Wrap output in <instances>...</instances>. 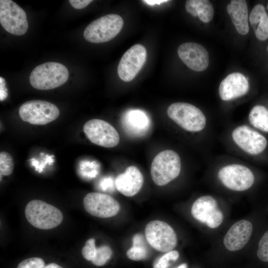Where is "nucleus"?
<instances>
[{"label": "nucleus", "mask_w": 268, "mask_h": 268, "mask_svg": "<svg viewBox=\"0 0 268 268\" xmlns=\"http://www.w3.org/2000/svg\"><path fill=\"white\" fill-rule=\"evenodd\" d=\"M69 73L65 66L58 62H47L35 67L31 71L29 81L34 88L52 89L64 84Z\"/></svg>", "instance_id": "1"}, {"label": "nucleus", "mask_w": 268, "mask_h": 268, "mask_svg": "<svg viewBox=\"0 0 268 268\" xmlns=\"http://www.w3.org/2000/svg\"><path fill=\"white\" fill-rule=\"evenodd\" d=\"M25 214L30 224L43 230L57 227L63 219V215L60 209L39 200H32L27 204Z\"/></svg>", "instance_id": "2"}, {"label": "nucleus", "mask_w": 268, "mask_h": 268, "mask_svg": "<svg viewBox=\"0 0 268 268\" xmlns=\"http://www.w3.org/2000/svg\"><path fill=\"white\" fill-rule=\"evenodd\" d=\"M181 169L179 154L172 150H165L154 158L150 168L151 176L156 185L163 186L178 177Z\"/></svg>", "instance_id": "3"}, {"label": "nucleus", "mask_w": 268, "mask_h": 268, "mask_svg": "<svg viewBox=\"0 0 268 268\" xmlns=\"http://www.w3.org/2000/svg\"><path fill=\"white\" fill-rule=\"evenodd\" d=\"M167 113L175 123L189 132L201 131L206 126V119L202 111L188 103H173L168 107Z\"/></svg>", "instance_id": "4"}, {"label": "nucleus", "mask_w": 268, "mask_h": 268, "mask_svg": "<svg viewBox=\"0 0 268 268\" xmlns=\"http://www.w3.org/2000/svg\"><path fill=\"white\" fill-rule=\"evenodd\" d=\"M124 25L122 17L116 14H109L90 23L85 29V40L93 43L108 42L116 37Z\"/></svg>", "instance_id": "5"}, {"label": "nucleus", "mask_w": 268, "mask_h": 268, "mask_svg": "<svg viewBox=\"0 0 268 268\" xmlns=\"http://www.w3.org/2000/svg\"><path fill=\"white\" fill-rule=\"evenodd\" d=\"M144 232L147 243L158 251H172L177 245L176 234L172 227L165 222L151 221L146 224Z\"/></svg>", "instance_id": "6"}, {"label": "nucleus", "mask_w": 268, "mask_h": 268, "mask_svg": "<svg viewBox=\"0 0 268 268\" xmlns=\"http://www.w3.org/2000/svg\"><path fill=\"white\" fill-rule=\"evenodd\" d=\"M59 114L60 111L55 105L43 100L26 102L19 109L20 118L32 125L47 124L56 119Z\"/></svg>", "instance_id": "7"}, {"label": "nucleus", "mask_w": 268, "mask_h": 268, "mask_svg": "<svg viewBox=\"0 0 268 268\" xmlns=\"http://www.w3.org/2000/svg\"><path fill=\"white\" fill-rule=\"evenodd\" d=\"M0 23L7 32L15 35L24 34L28 28L25 11L11 0H0Z\"/></svg>", "instance_id": "8"}, {"label": "nucleus", "mask_w": 268, "mask_h": 268, "mask_svg": "<svg viewBox=\"0 0 268 268\" xmlns=\"http://www.w3.org/2000/svg\"><path fill=\"white\" fill-rule=\"evenodd\" d=\"M218 177L227 188L235 191H244L249 189L255 181L252 171L247 166L232 164L222 167Z\"/></svg>", "instance_id": "9"}, {"label": "nucleus", "mask_w": 268, "mask_h": 268, "mask_svg": "<svg viewBox=\"0 0 268 268\" xmlns=\"http://www.w3.org/2000/svg\"><path fill=\"white\" fill-rule=\"evenodd\" d=\"M83 131L87 138L99 146L111 148L118 145L119 134L115 128L109 123L97 119L85 123Z\"/></svg>", "instance_id": "10"}, {"label": "nucleus", "mask_w": 268, "mask_h": 268, "mask_svg": "<svg viewBox=\"0 0 268 268\" xmlns=\"http://www.w3.org/2000/svg\"><path fill=\"white\" fill-rule=\"evenodd\" d=\"M146 50L141 44H135L122 57L118 66V73L123 81L132 80L145 63Z\"/></svg>", "instance_id": "11"}, {"label": "nucleus", "mask_w": 268, "mask_h": 268, "mask_svg": "<svg viewBox=\"0 0 268 268\" xmlns=\"http://www.w3.org/2000/svg\"><path fill=\"white\" fill-rule=\"evenodd\" d=\"M191 214L197 220L211 228L218 227L222 222L223 215L218 208L215 199L210 196L198 198L193 203Z\"/></svg>", "instance_id": "12"}, {"label": "nucleus", "mask_w": 268, "mask_h": 268, "mask_svg": "<svg viewBox=\"0 0 268 268\" xmlns=\"http://www.w3.org/2000/svg\"><path fill=\"white\" fill-rule=\"evenodd\" d=\"M83 204L86 212L99 218L114 216L120 209L119 203L114 198L97 192L87 194L83 199Z\"/></svg>", "instance_id": "13"}, {"label": "nucleus", "mask_w": 268, "mask_h": 268, "mask_svg": "<svg viewBox=\"0 0 268 268\" xmlns=\"http://www.w3.org/2000/svg\"><path fill=\"white\" fill-rule=\"evenodd\" d=\"M235 143L244 152L256 155L262 153L266 148V138L248 126L242 125L235 128L232 133Z\"/></svg>", "instance_id": "14"}, {"label": "nucleus", "mask_w": 268, "mask_h": 268, "mask_svg": "<svg viewBox=\"0 0 268 268\" xmlns=\"http://www.w3.org/2000/svg\"><path fill=\"white\" fill-rule=\"evenodd\" d=\"M177 53L182 62L196 71L205 70L209 64V56L206 49L195 42L184 43L179 46Z\"/></svg>", "instance_id": "15"}, {"label": "nucleus", "mask_w": 268, "mask_h": 268, "mask_svg": "<svg viewBox=\"0 0 268 268\" xmlns=\"http://www.w3.org/2000/svg\"><path fill=\"white\" fill-rule=\"evenodd\" d=\"M253 231L252 223L240 220L233 224L225 234L223 243L229 251L235 252L242 249L248 242Z\"/></svg>", "instance_id": "16"}, {"label": "nucleus", "mask_w": 268, "mask_h": 268, "mask_svg": "<svg viewBox=\"0 0 268 268\" xmlns=\"http://www.w3.org/2000/svg\"><path fill=\"white\" fill-rule=\"evenodd\" d=\"M249 88L247 78L241 73L233 72L222 80L218 92L222 100L228 101L246 94Z\"/></svg>", "instance_id": "17"}, {"label": "nucleus", "mask_w": 268, "mask_h": 268, "mask_svg": "<svg viewBox=\"0 0 268 268\" xmlns=\"http://www.w3.org/2000/svg\"><path fill=\"white\" fill-rule=\"evenodd\" d=\"M143 183L142 173L133 165L128 167L124 173L116 177L115 181L117 190L126 197L136 195L141 188Z\"/></svg>", "instance_id": "18"}, {"label": "nucleus", "mask_w": 268, "mask_h": 268, "mask_svg": "<svg viewBox=\"0 0 268 268\" xmlns=\"http://www.w3.org/2000/svg\"><path fill=\"white\" fill-rule=\"evenodd\" d=\"M122 126L125 131L134 136H141L149 131L150 119L143 111L131 110L127 112L122 119Z\"/></svg>", "instance_id": "19"}, {"label": "nucleus", "mask_w": 268, "mask_h": 268, "mask_svg": "<svg viewBox=\"0 0 268 268\" xmlns=\"http://www.w3.org/2000/svg\"><path fill=\"white\" fill-rule=\"evenodd\" d=\"M227 11L237 32L246 35L249 30L248 9L244 0H232L227 6Z\"/></svg>", "instance_id": "20"}, {"label": "nucleus", "mask_w": 268, "mask_h": 268, "mask_svg": "<svg viewBox=\"0 0 268 268\" xmlns=\"http://www.w3.org/2000/svg\"><path fill=\"white\" fill-rule=\"evenodd\" d=\"M249 20L256 37L264 41L268 38V15L262 4L256 5L251 10Z\"/></svg>", "instance_id": "21"}, {"label": "nucleus", "mask_w": 268, "mask_h": 268, "mask_svg": "<svg viewBox=\"0 0 268 268\" xmlns=\"http://www.w3.org/2000/svg\"><path fill=\"white\" fill-rule=\"evenodd\" d=\"M186 11L193 16H198L204 23L210 22L214 14V9L208 0H188L185 3Z\"/></svg>", "instance_id": "22"}, {"label": "nucleus", "mask_w": 268, "mask_h": 268, "mask_svg": "<svg viewBox=\"0 0 268 268\" xmlns=\"http://www.w3.org/2000/svg\"><path fill=\"white\" fill-rule=\"evenodd\" d=\"M249 121L256 129L268 132V110L264 106H254L249 113Z\"/></svg>", "instance_id": "23"}, {"label": "nucleus", "mask_w": 268, "mask_h": 268, "mask_svg": "<svg viewBox=\"0 0 268 268\" xmlns=\"http://www.w3.org/2000/svg\"><path fill=\"white\" fill-rule=\"evenodd\" d=\"M146 244L143 235L136 234L133 238V246L127 252V257L132 260L139 261L145 259L147 256Z\"/></svg>", "instance_id": "24"}, {"label": "nucleus", "mask_w": 268, "mask_h": 268, "mask_svg": "<svg viewBox=\"0 0 268 268\" xmlns=\"http://www.w3.org/2000/svg\"><path fill=\"white\" fill-rule=\"evenodd\" d=\"M112 251L108 246H102L96 248L95 255L92 263L96 266H102L110 259Z\"/></svg>", "instance_id": "25"}, {"label": "nucleus", "mask_w": 268, "mask_h": 268, "mask_svg": "<svg viewBox=\"0 0 268 268\" xmlns=\"http://www.w3.org/2000/svg\"><path fill=\"white\" fill-rule=\"evenodd\" d=\"M14 163L12 156L7 152L0 153V174L5 176L10 175L13 170Z\"/></svg>", "instance_id": "26"}, {"label": "nucleus", "mask_w": 268, "mask_h": 268, "mask_svg": "<svg viewBox=\"0 0 268 268\" xmlns=\"http://www.w3.org/2000/svg\"><path fill=\"white\" fill-rule=\"evenodd\" d=\"M177 251L172 250L167 252L158 259L153 264V268H168L171 262L176 261L179 258Z\"/></svg>", "instance_id": "27"}, {"label": "nucleus", "mask_w": 268, "mask_h": 268, "mask_svg": "<svg viewBox=\"0 0 268 268\" xmlns=\"http://www.w3.org/2000/svg\"><path fill=\"white\" fill-rule=\"evenodd\" d=\"M258 258L264 262H268V230L265 233L258 244Z\"/></svg>", "instance_id": "28"}, {"label": "nucleus", "mask_w": 268, "mask_h": 268, "mask_svg": "<svg viewBox=\"0 0 268 268\" xmlns=\"http://www.w3.org/2000/svg\"><path fill=\"white\" fill-rule=\"evenodd\" d=\"M96 251L95 239L90 238L86 242L82 249L81 253L85 259L91 261L95 257Z\"/></svg>", "instance_id": "29"}, {"label": "nucleus", "mask_w": 268, "mask_h": 268, "mask_svg": "<svg viewBox=\"0 0 268 268\" xmlns=\"http://www.w3.org/2000/svg\"><path fill=\"white\" fill-rule=\"evenodd\" d=\"M45 266L43 260L34 257L25 259L17 266V268H43Z\"/></svg>", "instance_id": "30"}, {"label": "nucleus", "mask_w": 268, "mask_h": 268, "mask_svg": "<svg viewBox=\"0 0 268 268\" xmlns=\"http://www.w3.org/2000/svg\"><path fill=\"white\" fill-rule=\"evenodd\" d=\"M92 0H69V2L74 8L80 9L86 7Z\"/></svg>", "instance_id": "31"}, {"label": "nucleus", "mask_w": 268, "mask_h": 268, "mask_svg": "<svg viewBox=\"0 0 268 268\" xmlns=\"http://www.w3.org/2000/svg\"><path fill=\"white\" fill-rule=\"evenodd\" d=\"M7 89L5 87V82L4 79L0 77V100L3 101L7 96Z\"/></svg>", "instance_id": "32"}, {"label": "nucleus", "mask_w": 268, "mask_h": 268, "mask_svg": "<svg viewBox=\"0 0 268 268\" xmlns=\"http://www.w3.org/2000/svg\"><path fill=\"white\" fill-rule=\"evenodd\" d=\"M113 182L110 178H106L101 181L100 183V187L103 190L113 189Z\"/></svg>", "instance_id": "33"}, {"label": "nucleus", "mask_w": 268, "mask_h": 268, "mask_svg": "<svg viewBox=\"0 0 268 268\" xmlns=\"http://www.w3.org/2000/svg\"><path fill=\"white\" fill-rule=\"evenodd\" d=\"M142 1L145 2V3L150 4L154 5L155 4H159L161 3L169 1V0H142Z\"/></svg>", "instance_id": "34"}, {"label": "nucleus", "mask_w": 268, "mask_h": 268, "mask_svg": "<svg viewBox=\"0 0 268 268\" xmlns=\"http://www.w3.org/2000/svg\"><path fill=\"white\" fill-rule=\"evenodd\" d=\"M43 268H63L57 264L52 263L48 265H47L46 266H44V267Z\"/></svg>", "instance_id": "35"}, {"label": "nucleus", "mask_w": 268, "mask_h": 268, "mask_svg": "<svg viewBox=\"0 0 268 268\" xmlns=\"http://www.w3.org/2000/svg\"><path fill=\"white\" fill-rule=\"evenodd\" d=\"M31 163L33 166H35L36 167V170H39V166L38 165V162L35 159L32 158L30 159Z\"/></svg>", "instance_id": "36"}, {"label": "nucleus", "mask_w": 268, "mask_h": 268, "mask_svg": "<svg viewBox=\"0 0 268 268\" xmlns=\"http://www.w3.org/2000/svg\"><path fill=\"white\" fill-rule=\"evenodd\" d=\"M188 266L186 263H183L176 268H187Z\"/></svg>", "instance_id": "37"}, {"label": "nucleus", "mask_w": 268, "mask_h": 268, "mask_svg": "<svg viewBox=\"0 0 268 268\" xmlns=\"http://www.w3.org/2000/svg\"><path fill=\"white\" fill-rule=\"evenodd\" d=\"M267 50H268V46L267 47Z\"/></svg>", "instance_id": "38"}, {"label": "nucleus", "mask_w": 268, "mask_h": 268, "mask_svg": "<svg viewBox=\"0 0 268 268\" xmlns=\"http://www.w3.org/2000/svg\"></svg>", "instance_id": "39"}]
</instances>
